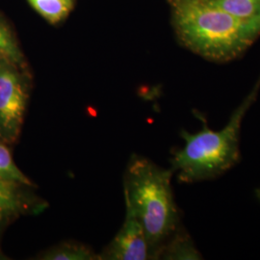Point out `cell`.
I'll return each mask as SVG.
<instances>
[{
    "instance_id": "obj_1",
    "label": "cell",
    "mask_w": 260,
    "mask_h": 260,
    "mask_svg": "<svg viewBox=\"0 0 260 260\" xmlns=\"http://www.w3.org/2000/svg\"><path fill=\"white\" fill-rule=\"evenodd\" d=\"M171 3L177 37L205 59L233 60L260 35V23L237 19L210 0H171Z\"/></svg>"
},
{
    "instance_id": "obj_2",
    "label": "cell",
    "mask_w": 260,
    "mask_h": 260,
    "mask_svg": "<svg viewBox=\"0 0 260 260\" xmlns=\"http://www.w3.org/2000/svg\"><path fill=\"white\" fill-rule=\"evenodd\" d=\"M259 90L260 77L251 93L234 110L223 129H210L203 119L201 131H181L184 146L175 149L171 158V170L177 173L180 182L195 183L215 179L239 162L242 121L255 103Z\"/></svg>"
},
{
    "instance_id": "obj_3",
    "label": "cell",
    "mask_w": 260,
    "mask_h": 260,
    "mask_svg": "<svg viewBox=\"0 0 260 260\" xmlns=\"http://www.w3.org/2000/svg\"><path fill=\"white\" fill-rule=\"evenodd\" d=\"M171 169L159 167L142 156L131 158L124 176L125 207L143 225L156 256L163 245L179 229V214L173 189Z\"/></svg>"
},
{
    "instance_id": "obj_4",
    "label": "cell",
    "mask_w": 260,
    "mask_h": 260,
    "mask_svg": "<svg viewBox=\"0 0 260 260\" xmlns=\"http://www.w3.org/2000/svg\"><path fill=\"white\" fill-rule=\"evenodd\" d=\"M27 71L0 60V137L5 143L19 138L29 99Z\"/></svg>"
},
{
    "instance_id": "obj_5",
    "label": "cell",
    "mask_w": 260,
    "mask_h": 260,
    "mask_svg": "<svg viewBox=\"0 0 260 260\" xmlns=\"http://www.w3.org/2000/svg\"><path fill=\"white\" fill-rule=\"evenodd\" d=\"M152 257L147 235L136 216L126 207L119 233L105 249L101 259L146 260Z\"/></svg>"
},
{
    "instance_id": "obj_6",
    "label": "cell",
    "mask_w": 260,
    "mask_h": 260,
    "mask_svg": "<svg viewBox=\"0 0 260 260\" xmlns=\"http://www.w3.org/2000/svg\"><path fill=\"white\" fill-rule=\"evenodd\" d=\"M0 60L27 71L26 60L9 23L0 14Z\"/></svg>"
},
{
    "instance_id": "obj_7",
    "label": "cell",
    "mask_w": 260,
    "mask_h": 260,
    "mask_svg": "<svg viewBox=\"0 0 260 260\" xmlns=\"http://www.w3.org/2000/svg\"><path fill=\"white\" fill-rule=\"evenodd\" d=\"M156 256L166 259H201V254L191 240L190 236L181 230L168 240L158 251Z\"/></svg>"
},
{
    "instance_id": "obj_8",
    "label": "cell",
    "mask_w": 260,
    "mask_h": 260,
    "mask_svg": "<svg viewBox=\"0 0 260 260\" xmlns=\"http://www.w3.org/2000/svg\"><path fill=\"white\" fill-rule=\"evenodd\" d=\"M21 186L0 180V212L13 216L27 210L29 204Z\"/></svg>"
},
{
    "instance_id": "obj_9",
    "label": "cell",
    "mask_w": 260,
    "mask_h": 260,
    "mask_svg": "<svg viewBox=\"0 0 260 260\" xmlns=\"http://www.w3.org/2000/svg\"><path fill=\"white\" fill-rule=\"evenodd\" d=\"M237 19L260 23V0H210Z\"/></svg>"
},
{
    "instance_id": "obj_10",
    "label": "cell",
    "mask_w": 260,
    "mask_h": 260,
    "mask_svg": "<svg viewBox=\"0 0 260 260\" xmlns=\"http://www.w3.org/2000/svg\"><path fill=\"white\" fill-rule=\"evenodd\" d=\"M33 9L48 22L55 24L67 18L74 7L70 0H27Z\"/></svg>"
},
{
    "instance_id": "obj_11",
    "label": "cell",
    "mask_w": 260,
    "mask_h": 260,
    "mask_svg": "<svg viewBox=\"0 0 260 260\" xmlns=\"http://www.w3.org/2000/svg\"><path fill=\"white\" fill-rule=\"evenodd\" d=\"M0 180L28 187L34 186L17 166L6 143L0 140Z\"/></svg>"
},
{
    "instance_id": "obj_12",
    "label": "cell",
    "mask_w": 260,
    "mask_h": 260,
    "mask_svg": "<svg viewBox=\"0 0 260 260\" xmlns=\"http://www.w3.org/2000/svg\"><path fill=\"white\" fill-rule=\"evenodd\" d=\"M44 260H92L96 255L88 247L77 243H64L43 253Z\"/></svg>"
},
{
    "instance_id": "obj_13",
    "label": "cell",
    "mask_w": 260,
    "mask_h": 260,
    "mask_svg": "<svg viewBox=\"0 0 260 260\" xmlns=\"http://www.w3.org/2000/svg\"><path fill=\"white\" fill-rule=\"evenodd\" d=\"M9 217H11V216L8 215V214L0 212V229H1V226L3 225V223H4L5 219H6V218H9Z\"/></svg>"
},
{
    "instance_id": "obj_14",
    "label": "cell",
    "mask_w": 260,
    "mask_h": 260,
    "mask_svg": "<svg viewBox=\"0 0 260 260\" xmlns=\"http://www.w3.org/2000/svg\"><path fill=\"white\" fill-rule=\"evenodd\" d=\"M70 1H73V2H75V0H70Z\"/></svg>"
},
{
    "instance_id": "obj_15",
    "label": "cell",
    "mask_w": 260,
    "mask_h": 260,
    "mask_svg": "<svg viewBox=\"0 0 260 260\" xmlns=\"http://www.w3.org/2000/svg\"><path fill=\"white\" fill-rule=\"evenodd\" d=\"M0 140H1V141H2V139H1V137H0Z\"/></svg>"
}]
</instances>
